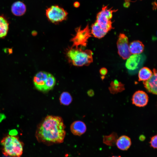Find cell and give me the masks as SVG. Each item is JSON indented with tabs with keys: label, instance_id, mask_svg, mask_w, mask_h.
I'll return each instance as SVG.
<instances>
[{
	"label": "cell",
	"instance_id": "obj_1",
	"mask_svg": "<svg viewBox=\"0 0 157 157\" xmlns=\"http://www.w3.org/2000/svg\"><path fill=\"white\" fill-rule=\"evenodd\" d=\"M62 118L48 115L37 126L35 136L39 142L50 146L63 142L66 132Z\"/></svg>",
	"mask_w": 157,
	"mask_h": 157
},
{
	"label": "cell",
	"instance_id": "obj_2",
	"mask_svg": "<svg viewBox=\"0 0 157 157\" xmlns=\"http://www.w3.org/2000/svg\"><path fill=\"white\" fill-rule=\"evenodd\" d=\"M1 144L2 153L5 156L20 157L23 154L24 143L18 136L7 135L1 139Z\"/></svg>",
	"mask_w": 157,
	"mask_h": 157
},
{
	"label": "cell",
	"instance_id": "obj_3",
	"mask_svg": "<svg viewBox=\"0 0 157 157\" xmlns=\"http://www.w3.org/2000/svg\"><path fill=\"white\" fill-rule=\"evenodd\" d=\"M92 55L91 50L78 47H71L67 53L69 61L74 66L79 67L88 66L91 63L93 62Z\"/></svg>",
	"mask_w": 157,
	"mask_h": 157
},
{
	"label": "cell",
	"instance_id": "obj_4",
	"mask_svg": "<svg viewBox=\"0 0 157 157\" xmlns=\"http://www.w3.org/2000/svg\"><path fill=\"white\" fill-rule=\"evenodd\" d=\"M34 85L38 90L45 92L52 89L54 86L56 80L51 74L44 71H40L34 77Z\"/></svg>",
	"mask_w": 157,
	"mask_h": 157
},
{
	"label": "cell",
	"instance_id": "obj_5",
	"mask_svg": "<svg viewBox=\"0 0 157 157\" xmlns=\"http://www.w3.org/2000/svg\"><path fill=\"white\" fill-rule=\"evenodd\" d=\"M117 11L108 8L107 6H103L101 10L97 15L96 22L107 33L113 28L111 19L113 13Z\"/></svg>",
	"mask_w": 157,
	"mask_h": 157
},
{
	"label": "cell",
	"instance_id": "obj_6",
	"mask_svg": "<svg viewBox=\"0 0 157 157\" xmlns=\"http://www.w3.org/2000/svg\"><path fill=\"white\" fill-rule=\"evenodd\" d=\"M46 15L50 22L57 23L66 19L68 13L63 8L55 5L52 6L46 9Z\"/></svg>",
	"mask_w": 157,
	"mask_h": 157
},
{
	"label": "cell",
	"instance_id": "obj_7",
	"mask_svg": "<svg viewBox=\"0 0 157 157\" xmlns=\"http://www.w3.org/2000/svg\"><path fill=\"white\" fill-rule=\"evenodd\" d=\"M75 35L71 39L73 45L72 47H77L79 46L85 47L86 46L88 39L91 36V30L87 25L84 28L81 27L76 29Z\"/></svg>",
	"mask_w": 157,
	"mask_h": 157
},
{
	"label": "cell",
	"instance_id": "obj_8",
	"mask_svg": "<svg viewBox=\"0 0 157 157\" xmlns=\"http://www.w3.org/2000/svg\"><path fill=\"white\" fill-rule=\"evenodd\" d=\"M118 53L123 59H127L131 55L127 37L123 33L119 35L117 42Z\"/></svg>",
	"mask_w": 157,
	"mask_h": 157
},
{
	"label": "cell",
	"instance_id": "obj_9",
	"mask_svg": "<svg viewBox=\"0 0 157 157\" xmlns=\"http://www.w3.org/2000/svg\"><path fill=\"white\" fill-rule=\"evenodd\" d=\"M132 100V103L135 106L139 107H143L147 104L149 97L147 94L144 91L138 90L133 94Z\"/></svg>",
	"mask_w": 157,
	"mask_h": 157
},
{
	"label": "cell",
	"instance_id": "obj_10",
	"mask_svg": "<svg viewBox=\"0 0 157 157\" xmlns=\"http://www.w3.org/2000/svg\"><path fill=\"white\" fill-rule=\"evenodd\" d=\"M142 57L139 54H132L127 59L125 66L129 71H133L137 69L142 61Z\"/></svg>",
	"mask_w": 157,
	"mask_h": 157
},
{
	"label": "cell",
	"instance_id": "obj_11",
	"mask_svg": "<svg viewBox=\"0 0 157 157\" xmlns=\"http://www.w3.org/2000/svg\"><path fill=\"white\" fill-rule=\"evenodd\" d=\"M144 86L149 92L156 94L157 92V74L156 69L153 70L151 76L147 81L143 82Z\"/></svg>",
	"mask_w": 157,
	"mask_h": 157
},
{
	"label": "cell",
	"instance_id": "obj_12",
	"mask_svg": "<svg viewBox=\"0 0 157 157\" xmlns=\"http://www.w3.org/2000/svg\"><path fill=\"white\" fill-rule=\"evenodd\" d=\"M70 129L73 134L80 136L85 132L86 126L83 122L78 120L73 122L71 125Z\"/></svg>",
	"mask_w": 157,
	"mask_h": 157
},
{
	"label": "cell",
	"instance_id": "obj_13",
	"mask_svg": "<svg viewBox=\"0 0 157 157\" xmlns=\"http://www.w3.org/2000/svg\"><path fill=\"white\" fill-rule=\"evenodd\" d=\"M26 10L25 4L20 1L15 2L11 6V12L16 16H20L23 15L26 13Z\"/></svg>",
	"mask_w": 157,
	"mask_h": 157
},
{
	"label": "cell",
	"instance_id": "obj_14",
	"mask_svg": "<svg viewBox=\"0 0 157 157\" xmlns=\"http://www.w3.org/2000/svg\"><path fill=\"white\" fill-rule=\"evenodd\" d=\"M131 144V138L127 136L122 135L118 138L116 144L119 149L125 151L127 150Z\"/></svg>",
	"mask_w": 157,
	"mask_h": 157
},
{
	"label": "cell",
	"instance_id": "obj_15",
	"mask_svg": "<svg viewBox=\"0 0 157 157\" xmlns=\"http://www.w3.org/2000/svg\"><path fill=\"white\" fill-rule=\"evenodd\" d=\"M144 46L142 43L139 40L134 41L129 45L130 52L132 54H139L142 53Z\"/></svg>",
	"mask_w": 157,
	"mask_h": 157
},
{
	"label": "cell",
	"instance_id": "obj_16",
	"mask_svg": "<svg viewBox=\"0 0 157 157\" xmlns=\"http://www.w3.org/2000/svg\"><path fill=\"white\" fill-rule=\"evenodd\" d=\"M91 34L95 37L101 38L107 33L96 22L91 26Z\"/></svg>",
	"mask_w": 157,
	"mask_h": 157
},
{
	"label": "cell",
	"instance_id": "obj_17",
	"mask_svg": "<svg viewBox=\"0 0 157 157\" xmlns=\"http://www.w3.org/2000/svg\"><path fill=\"white\" fill-rule=\"evenodd\" d=\"M9 23L3 16L0 15V38L5 37L9 29Z\"/></svg>",
	"mask_w": 157,
	"mask_h": 157
},
{
	"label": "cell",
	"instance_id": "obj_18",
	"mask_svg": "<svg viewBox=\"0 0 157 157\" xmlns=\"http://www.w3.org/2000/svg\"><path fill=\"white\" fill-rule=\"evenodd\" d=\"M124 89V85L117 80L111 82L109 88L110 92L113 94L122 92Z\"/></svg>",
	"mask_w": 157,
	"mask_h": 157
},
{
	"label": "cell",
	"instance_id": "obj_19",
	"mask_svg": "<svg viewBox=\"0 0 157 157\" xmlns=\"http://www.w3.org/2000/svg\"><path fill=\"white\" fill-rule=\"evenodd\" d=\"M153 72L147 67H143L141 68L138 72V77L139 81H146L152 76Z\"/></svg>",
	"mask_w": 157,
	"mask_h": 157
},
{
	"label": "cell",
	"instance_id": "obj_20",
	"mask_svg": "<svg viewBox=\"0 0 157 157\" xmlns=\"http://www.w3.org/2000/svg\"><path fill=\"white\" fill-rule=\"evenodd\" d=\"M118 138L117 134L113 132L109 135L103 136V142L107 145L110 146H114L116 144Z\"/></svg>",
	"mask_w": 157,
	"mask_h": 157
},
{
	"label": "cell",
	"instance_id": "obj_21",
	"mask_svg": "<svg viewBox=\"0 0 157 157\" xmlns=\"http://www.w3.org/2000/svg\"><path fill=\"white\" fill-rule=\"evenodd\" d=\"M60 103L64 105H69L72 101V98L70 94L67 92H63L59 98Z\"/></svg>",
	"mask_w": 157,
	"mask_h": 157
},
{
	"label": "cell",
	"instance_id": "obj_22",
	"mask_svg": "<svg viewBox=\"0 0 157 157\" xmlns=\"http://www.w3.org/2000/svg\"><path fill=\"white\" fill-rule=\"evenodd\" d=\"M157 135H154L151 138L149 142L150 147L154 149H156L157 148Z\"/></svg>",
	"mask_w": 157,
	"mask_h": 157
},
{
	"label": "cell",
	"instance_id": "obj_23",
	"mask_svg": "<svg viewBox=\"0 0 157 157\" xmlns=\"http://www.w3.org/2000/svg\"><path fill=\"white\" fill-rule=\"evenodd\" d=\"M100 74L103 76L105 75L107 73V70L106 68H102L100 70Z\"/></svg>",
	"mask_w": 157,
	"mask_h": 157
},
{
	"label": "cell",
	"instance_id": "obj_24",
	"mask_svg": "<svg viewBox=\"0 0 157 157\" xmlns=\"http://www.w3.org/2000/svg\"><path fill=\"white\" fill-rule=\"evenodd\" d=\"M88 94L90 96H92L94 94V92L92 90H90L88 92Z\"/></svg>",
	"mask_w": 157,
	"mask_h": 157
},
{
	"label": "cell",
	"instance_id": "obj_25",
	"mask_svg": "<svg viewBox=\"0 0 157 157\" xmlns=\"http://www.w3.org/2000/svg\"><path fill=\"white\" fill-rule=\"evenodd\" d=\"M139 139L141 141H143L145 139V137L144 135H141L139 137Z\"/></svg>",
	"mask_w": 157,
	"mask_h": 157
},
{
	"label": "cell",
	"instance_id": "obj_26",
	"mask_svg": "<svg viewBox=\"0 0 157 157\" xmlns=\"http://www.w3.org/2000/svg\"><path fill=\"white\" fill-rule=\"evenodd\" d=\"M73 5L75 7L78 8L80 6V4L78 2L76 1L74 3Z\"/></svg>",
	"mask_w": 157,
	"mask_h": 157
},
{
	"label": "cell",
	"instance_id": "obj_27",
	"mask_svg": "<svg viewBox=\"0 0 157 157\" xmlns=\"http://www.w3.org/2000/svg\"><path fill=\"white\" fill-rule=\"evenodd\" d=\"M111 157H121V156H113Z\"/></svg>",
	"mask_w": 157,
	"mask_h": 157
}]
</instances>
